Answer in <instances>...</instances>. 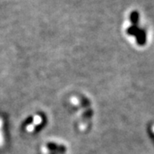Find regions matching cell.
Wrapping results in <instances>:
<instances>
[{
    "mask_svg": "<svg viewBox=\"0 0 154 154\" xmlns=\"http://www.w3.org/2000/svg\"><path fill=\"white\" fill-rule=\"evenodd\" d=\"M135 36L137 37V41L139 44L143 45L146 42V32L143 29H139Z\"/></svg>",
    "mask_w": 154,
    "mask_h": 154,
    "instance_id": "6da1fadb",
    "label": "cell"
},
{
    "mask_svg": "<svg viewBox=\"0 0 154 154\" xmlns=\"http://www.w3.org/2000/svg\"><path fill=\"white\" fill-rule=\"evenodd\" d=\"M139 18H140V14L136 11H132V13L130 14V21L132 22V25H137L139 22Z\"/></svg>",
    "mask_w": 154,
    "mask_h": 154,
    "instance_id": "7a4b0ae2",
    "label": "cell"
},
{
    "mask_svg": "<svg viewBox=\"0 0 154 154\" xmlns=\"http://www.w3.org/2000/svg\"><path fill=\"white\" fill-rule=\"evenodd\" d=\"M47 146H48V148L51 149V150H61V151H64L65 148L63 147V146H57V145H56L54 143H49L47 145Z\"/></svg>",
    "mask_w": 154,
    "mask_h": 154,
    "instance_id": "3957f363",
    "label": "cell"
}]
</instances>
